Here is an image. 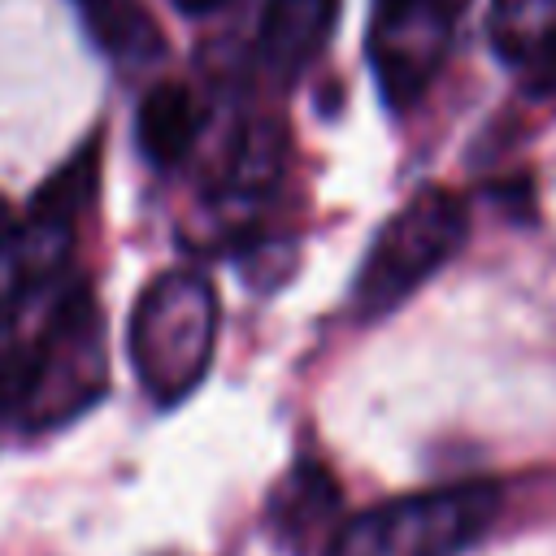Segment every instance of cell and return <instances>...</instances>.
<instances>
[{
    "label": "cell",
    "mask_w": 556,
    "mask_h": 556,
    "mask_svg": "<svg viewBox=\"0 0 556 556\" xmlns=\"http://www.w3.org/2000/svg\"><path fill=\"white\" fill-rule=\"evenodd\" d=\"M195 130H200V109H195V100H191L187 87H178V83H156V87L139 100L135 139H139L143 156H148L156 169L178 165V161L191 152Z\"/></svg>",
    "instance_id": "5b68a950"
},
{
    "label": "cell",
    "mask_w": 556,
    "mask_h": 556,
    "mask_svg": "<svg viewBox=\"0 0 556 556\" xmlns=\"http://www.w3.org/2000/svg\"><path fill=\"white\" fill-rule=\"evenodd\" d=\"M91 43L113 61H156L165 52L161 26L148 17L139 0H74Z\"/></svg>",
    "instance_id": "52a82bcc"
},
{
    "label": "cell",
    "mask_w": 556,
    "mask_h": 556,
    "mask_svg": "<svg viewBox=\"0 0 556 556\" xmlns=\"http://www.w3.org/2000/svg\"><path fill=\"white\" fill-rule=\"evenodd\" d=\"M334 22V0H269L261 22V52L278 74L304 70Z\"/></svg>",
    "instance_id": "8992f818"
},
{
    "label": "cell",
    "mask_w": 556,
    "mask_h": 556,
    "mask_svg": "<svg viewBox=\"0 0 556 556\" xmlns=\"http://www.w3.org/2000/svg\"><path fill=\"white\" fill-rule=\"evenodd\" d=\"M500 513L495 482H452L348 517L326 556H460Z\"/></svg>",
    "instance_id": "7a4b0ae2"
},
{
    "label": "cell",
    "mask_w": 556,
    "mask_h": 556,
    "mask_svg": "<svg viewBox=\"0 0 556 556\" xmlns=\"http://www.w3.org/2000/svg\"><path fill=\"white\" fill-rule=\"evenodd\" d=\"M452 35V0H374L369 56L382 96L404 109L439 70Z\"/></svg>",
    "instance_id": "277c9868"
},
{
    "label": "cell",
    "mask_w": 556,
    "mask_h": 556,
    "mask_svg": "<svg viewBox=\"0 0 556 556\" xmlns=\"http://www.w3.org/2000/svg\"><path fill=\"white\" fill-rule=\"evenodd\" d=\"M486 30L495 52L508 65L526 70L534 52H543L556 39V0H491Z\"/></svg>",
    "instance_id": "ba28073f"
},
{
    "label": "cell",
    "mask_w": 556,
    "mask_h": 556,
    "mask_svg": "<svg viewBox=\"0 0 556 556\" xmlns=\"http://www.w3.org/2000/svg\"><path fill=\"white\" fill-rule=\"evenodd\" d=\"M226 0H174V9L178 13H187V17H208V13H217Z\"/></svg>",
    "instance_id": "30bf717a"
},
{
    "label": "cell",
    "mask_w": 556,
    "mask_h": 556,
    "mask_svg": "<svg viewBox=\"0 0 556 556\" xmlns=\"http://www.w3.org/2000/svg\"><path fill=\"white\" fill-rule=\"evenodd\" d=\"M217 343V295L204 274L169 269L152 278L130 313V361L156 404L200 387Z\"/></svg>",
    "instance_id": "6da1fadb"
},
{
    "label": "cell",
    "mask_w": 556,
    "mask_h": 556,
    "mask_svg": "<svg viewBox=\"0 0 556 556\" xmlns=\"http://www.w3.org/2000/svg\"><path fill=\"white\" fill-rule=\"evenodd\" d=\"M521 74H526L530 91H539V96H556V39H552L543 52H534V61H530Z\"/></svg>",
    "instance_id": "9c48e42d"
},
{
    "label": "cell",
    "mask_w": 556,
    "mask_h": 556,
    "mask_svg": "<svg viewBox=\"0 0 556 556\" xmlns=\"http://www.w3.org/2000/svg\"><path fill=\"white\" fill-rule=\"evenodd\" d=\"M4 235H9V204L0 200V239H4Z\"/></svg>",
    "instance_id": "8fae6325"
},
{
    "label": "cell",
    "mask_w": 556,
    "mask_h": 556,
    "mask_svg": "<svg viewBox=\"0 0 556 556\" xmlns=\"http://www.w3.org/2000/svg\"><path fill=\"white\" fill-rule=\"evenodd\" d=\"M469 217L460 195L447 187H421L413 191L374 235L356 282H352V308L356 317H382L400 308L426 278H434L465 243Z\"/></svg>",
    "instance_id": "3957f363"
}]
</instances>
